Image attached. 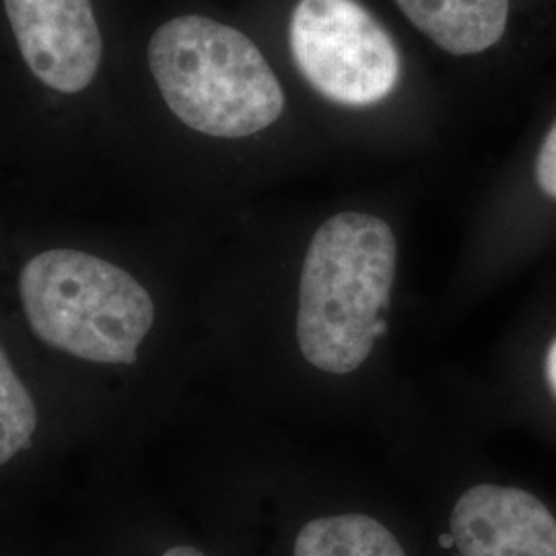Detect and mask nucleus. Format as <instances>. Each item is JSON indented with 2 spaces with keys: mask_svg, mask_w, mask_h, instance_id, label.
I'll list each match as a JSON object with an SVG mask.
<instances>
[{
  "mask_svg": "<svg viewBox=\"0 0 556 556\" xmlns=\"http://www.w3.org/2000/svg\"><path fill=\"white\" fill-rule=\"evenodd\" d=\"M396 258L392 227L374 215L340 213L319 227L299 282V349L309 365L346 376L367 361L386 332Z\"/></svg>",
  "mask_w": 556,
  "mask_h": 556,
  "instance_id": "nucleus-1",
  "label": "nucleus"
},
{
  "mask_svg": "<svg viewBox=\"0 0 556 556\" xmlns=\"http://www.w3.org/2000/svg\"><path fill=\"white\" fill-rule=\"evenodd\" d=\"M147 56L167 108L206 137H252L285 110L282 87L258 46L220 21H167L153 34Z\"/></svg>",
  "mask_w": 556,
  "mask_h": 556,
  "instance_id": "nucleus-2",
  "label": "nucleus"
},
{
  "mask_svg": "<svg viewBox=\"0 0 556 556\" xmlns=\"http://www.w3.org/2000/svg\"><path fill=\"white\" fill-rule=\"evenodd\" d=\"M20 298L31 332L46 346L93 365H135L155 324V303L137 278L77 250L27 260Z\"/></svg>",
  "mask_w": 556,
  "mask_h": 556,
  "instance_id": "nucleus-3",
  "label": "nucleus"
},
{
  "mask_svg": "<svg viewBox=\"0 0 556 556\" xmlns=\"http://www.w3.org/2000/svg\"><path fill=\"white\" fill-rule=\"evenodd\" d=\"M289 41L301 75L334 103L374 105L397 87L396 43L357 0H299Z\"/></svg>",
  "mask_w": 556,
  "mask_h": 556,
  "instance_id": "nucleus-4",
  "label": "nucleus"
},
{
  "mask_svg": "<svg viewBox=\"0 0 556 556\" xmlns=\"http://www.w3.org/2000/svg\"><path fill=\"white\" fill-rule=\"evenodd\" d=\"M7 17L27 68L60 93L87 89L101 64L91 0H4Z\"/></svg>",
  "mask_w": 556,
  "mask_h": 556,
  "instance_id": "nucleus-5",
  "label": "nucleus"
},
{
  "mask_svg": "<svg viewBox=\"0 0 556 556\" xmlns=\"http://www.w3.org/2000/svg\"><path fill=\"white\" fill-rule=\"evenodd\" d=\"M459 556H556V519L540 498L514 486L477 484L450 516Z\"/></svg>",
  "mask_w": 556,
  "mask_h": 556,
  "instance_id": "nucleus-6",
  "label": "nucleus"
},
{
  "mask_svg": "<svg viewBox=\"0 0 556 556\" xmlns=\"http://www.w3.org/2000/svg\"><path fill=\"white\" fill-rule=\"evenodd\" d=\"M400 11L441 50L480 54L505 34L509 0H396Z\"/></svg>",
  "mask_w": 556,
  "mask_h": 556,
  "instance_id": "nucleus-7",
  "label": "nucleus"
},
{
  "mask_svg": "<svg viewBox=\"0 0 556 556\" xmlns=\"http://www.w3.org/2000/svg\"><path fill=\"white\" fill-rule=\"evenodd\" d=\"M295 556H406L378 519L361 514L319 517L299 532Z\"/></svg>",
  "mask_w": 556,
  "mask_h": 556,
  "instance_id": "nucleus-8",
  "label": "nucleus"
},
{
  "mask_svg": "<svg viewBox=\"0 0 556 556\" xmlns=\"http://www.w3.org/2000/svg\"><path fill=\"white\" fill-rule=\"evenodd\" d=\"M40 410L0 346V472L27 456L38 439Z\"/></svg>",
  "mask_w": 556,
  "mask_h": 556,
  "instance_id": "nucleus-9",
  "label": "nucleus"
},
{
  "mask_svg": "<svg viewBox=\"0 0 556 556\" xmlns=\"http://www.w3.org/2000/svg\"><path fill=\"white\" fill-rule=\"evenodd\" d=\"M536 178L544 194L556 200V122L546 135L536 163Z\"/></svg>",
  "mask_w": 556,
  "mask_h": 556,
  "instance_id": "nucleus-10",
  "label": "nucleus"
},
{
  "mask_svg": "<svg viewBox=\"0 0 556 556\" xmlns=\"http://www.w3.org/2000/svg\"><path fill=\"white\" fill-rule=\"evenodd\" d=\"M546 378H548V383L556 396V340L551 344L548 355H546Z\"/></svg>",
  "mask_w": 556,
  "mask_h": 556,
  "instance_id": "nucleus-11",
  "label": "nucleus"
},
{
  "mask_svg": "<svg viewBox=\"0 0 556 556\" xmlns=\"http://www.w3.org/2000/svg\"><path fill=\"white\" fill-rule=\"evenodd\" d=\"M160 556H206L199 548L194 546H188V544H178V546H172L167 548L165 553H161Z\"/></svg>",
  "mask_w": 556,
  "mask_h": 556,
  "instance_id": "nucleus-12",
  "label": "nucleus"
}]
</instances>
